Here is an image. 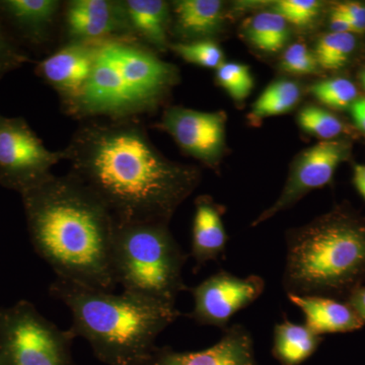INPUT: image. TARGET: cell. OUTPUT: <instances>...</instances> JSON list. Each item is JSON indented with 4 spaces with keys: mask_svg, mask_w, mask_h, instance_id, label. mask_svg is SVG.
I'll use <instances>...</instances> for the list:
<instances>
[{
    "mask_svg": "<svg viewBox=\"0 0 365 365\" xmlns=\"http://www.w3.org/2000/svg\"><path fill=\"white\" fill-rule=\"evenodd\" d=\"M321 4L316 0H280L274 6V11L287 23L297 26L307 25L318 16Z\"/></svg>",
    "mask_w": 365,
    "mask_h": 365,
    "instance_id": "obj_29",
    "label": "cell"
},
{
    "mask_svg": "<svg viewBox=\"0 0 365 365\" xmlns=\"http://www.w3.org/2000/svg\"><path fill=\"white\" fill-rule=\"evenodd\" d=\"M287 294L346 300L365 281V217L338 207L287 234Z\"/></svg>",
    "mask_w": 365,
    "mask_h": 365,
    "instance_id": "obj_4",
    "label": "cell"
},
{
    "mask_svg": "<svg viewBox=\"0 0 365 365\" xmlns=\"http://www.w3.org/2000/svg\"><path fill=\"white\" fill-rule=\"evenodd\" d=\"M351 112L355 123L365 132V98H360L353 103Z\"/></svg>",
    "mask_w": 365,
    "mask_h": 365,
    "instance_id": "obj_34",
    "label": "cell"
},
{
    "mask_svg": "<svg viewBox=\"0 0 365 365\" xmlns=\"http://www.w3.org/2000/svg\"><path fill=\"white\" fill-rule=\"evenodd\" d=\"M170 31L180 42L209 40L222 24V2L218 0H177L170 4Z\"/></svg>",
    "mask_w": 365,
    "mask_h": 365,
    "instance_id": "obj_19",
    "label": "cell"
},
{
    "mask_svg": "<svg viewBox=\"0 0 365 365\" xmlns=\"http://www.w3.org/2000/svg\"><path fill=\"white\" fill-rule=\"evenodd\" d=\"M74 338L69 329H59L30 302L0 307V365H76Z\"/></svg>",
    "mask_w": 365,
    "mask_h": 365,
    "instance_id": "obj_7",
    "label": "cell"
},
{
    "mask_svg": "<svg viewBox=\"0 0 365 365\" xmlns=\"http://www.w3.org/2000/svg\"><path fill=\"white\" fill-rule=\"evenodd\" d=\"M62 150L69 173L102 201L118 225H169L201 180L197 168L165 158L137 118L85 120Z\"/></svg>",
    "mask_w": 365,
    "mask_h": 365,
    "instance_id": "obj_1",
    "label": "cell"
},
{
    "mask_svg": "<svg viewBox=\"0 0 365 365\" xmlns=\"http://www.w3.org/2000/svg\"><path fill=\"white\" fill-rule=\"evenodd\" d=\"M345 16L351 26L352 33L365 32V6L359 2H346L334 7Z\"/></svg>",
    "mask_w": 365,
    "mask_h": 365,
    "instance_id": "obj_31",
    "label": "cell"
},
{
    "mask_svg": "<svg viewBox=\"0 0 365 365\" xmlns=\"http://www.w3.org/2000/svg\"><path fill=\"white\" fill-rule=\"evenodd\" d=\"M60 24L63 45L136 40L127 21L123 0H69L63 4Z\"/></svg>",
    "mask_w": 365,
    "mask_h": 365,
    "instance_id": "obj_10",
    "label": "cell"
},
{
    "mask_svg": "<svg viewBox=\"0 0 365 365\" xmlns=\"http://www.w3.org/2000/svg\"><path fill=\"white\" fill-rule=\"evenodd\" d=\"M365 324V287H359L345 300Z\"/></svg>",
    "mask_w": 365,
    "mask_h": 365,
    "instance_id": "obj_32",
    "label": "cell"
},
{
    "mask_svg": "<svg viewBox=\"0 0 365 365\" xmlns=\"http://www.w3.org/2000/svg\"><path fill=\"white\" fill-rule=\"evenodd\" d=\"M353 182L360 195L364 197L365 200V165H357L354 168L353 174Z\"/></svg>",
    "mask_w": 365,
    "mask_h": 365,
    "instance_id": "obj_35",
    "label": "cell"
},
{
    "mask_svg": "<svg viewBox=\"0 0 365 365\" xmlns=\"http://www.w3.org/2000/svg\"><path fill=\"white\" fill-rule=\"evenodd\" d=\"M245 33L254 47L269 53L282 49L289 36L287 21L275 11H264L250 19Z\"/></svg>",
    "mask_w": 365,
    "mask_h": 365,
    "instance_id": "obj_21",
    "label": "cell"
},
{
    "mask_svg": "<svg viewBox=\"0 0 365 365\" xmlns=\"http://www.w3.org/2000/svg\"><path fill=\"white\" fill-rule=\"evenodd\" d=\"M34 249L57 278L114 292V218L71 173L48 178L21 194Z\"/></svg>",
    "mask_w": 365,
    "mask_h": 365,
    "instance_id": "obj_2",
    "label": "cell"
},
{
    "mask_svg": "<svg viewBox=\"0 0 365 365\" xmlns=\"http://www.w3.org/2000/svg\"><path fill=\"white\" fill-rule=\"evenodd\" d=\"M330 28L332 30V33L353 34L349 21L346 20L345 16L339 13V11H336L335 9H333L332 14H331Z\"/></svg>",
    "mask_w": 365,
    "mask_h": 365,
    "instance_id": "obj_33",
    "label": "cell"
},
{
    "mask_svg": "<svg viewBox=\"0 0 365 365\" xmlns=\"http://www.w3.org/2000/svg\"><path fill=\"white\" fill-rule=\"evenodd\" d=\"M170 49L188 63L205 68H218L223 63L222 50L211 40L170 43Z\"/></svg>",
    "mask_w": 365,
    "mask_h": 365,
    "instance_id": "obj_24",
    "label": "cell"
},
{
    "mask_svg": "<svg viewBox=\"0 0 365 365\" xmlns=\"http://www.w3.org/2000/svg\"><path fill=\"white\" fill-rule=\"evenodd\" d=\"M63 4L59 0H0V19L24 50H38L51 42Z\"/></svg>",
    "mask_w": 365,
    "mask_h": 365,
    "instance_id": "obj_14",
    "label": "cell"
},
{
    "mask_svg": "<svg viewBox=\"0 0 365 365\" xmlns=\"http://www.w3.org/2000/svg\"><path fill=\"white\" fill-rule=\"evenodd\" d=\"M194 307L187 314L201 326L228 328L235 314L251 306L265 290V280L258 275L237 277L225 270L217 271L196 287L189 288Z\"/></svg>",
    "mask_w": 365,
    "mask_h": 365,
    "instance_id": "obj_9",
    "label": "cell"
},
{
    "mask_svg": "<svg viewBox=\"0 0 365 365\" xmlns=\"http://www.w3.org/2000/svg\"><path fill=\"white\" fill-rule=\"evenodd\" d=\"M49 294L71 311L72 335L88 341L106 365L145 364L158 347L160 334L181 316L172 304L61 278L50 285Z\"/></svg>",
    "mask_w": 365,
    "mask_h": 365,
    "instance_id": "obj_3",
    "label": "cell"
},
{
    "mask_svg": "<svg viewBox=\"0 0 365 365\" xmlns=\"http://www.w3.org/2000/svg\"><path fill=\"white\" fill-rule=\"evenodd\" d=\"M300 96L299 86L294 81H275L254 103L253 116L262 119L290 111L299 103Z\"/></svg>",
    "mask_w": 365,
    "mask_h": 365,
    "instance_id": "obj_22",
    "label": "cell"
},
{
    "mask_svg": "<svg viewBox=\"0 0 365 365\" xmlns=\"http://www.w3.org/2000/svg\"><path fill=\"white\" fill-rule=\"evenodd\" d=\"M216 78L230 97L237 102L248 97L254 86L249 67L235 62L222 63L218 67Z\"/></svg>",
    "mask_w": 365,
    "mask_h": 365,
    "instance_id": "obj_27",
    "label": "cell"
},
{
    "mask_svg": "<svg viewBox=\"0 0 365 365\" xmlns=\"http://www.w3.org/2000/svg\"><path fill=\"white\" fill-rule=\"evenodd\" d=\"M299 123L304 130L325 140H332L344 129L337 117L314 106H307L299 112Z\"/></svg>",
    "mask_w": 365,
    "mask_h": 365,
    "instance_id": "obj_26",
    "label": "cell"
},
{
    "mask_svg": "<svg viewBox=\"0 0 365 365\" xmlns=\"http://www.w3.org/2000/svg\"><path fill=\"white\" fill-rule=\"evenodd\" d=\"M64 158L63 150L46 148L25 118L0 113V186L23 194L51 177Z\"/></svg>",
    "mask_w": 365,
    "mask_h": 365,
    "instance_id": "obj_8",
    "label": "cell"
},
{
    "mask_svg": "<svg viewBox=\"0 0 365 365\" xmlns=\"http://www.w3.org/2000/svg\"><path fill=\"white\" fill-rule=\"evenodd\" d=\"M223 211L211 197H197L191 240V256L197 269L225 258L228 235L222 222Z\"/></svg>",
    "mask_w": 365,
    "mask_h": 365,
    "instance_id": "obj_16",
    "label": "cell"
},
{
    "mask_svg": "<svg viewBox=\"0 0 365 365\" xmlns=\"http://www.w3.org/2000/svg\"><path fill=\"white\" fill-rule=\"evenodd\" d=\"M98 46L62 45L57 51L37 62L35 73L58 93L62 110L73 104L85 91Z\"/></svg>",
    "mask_w": 365,
    "mask_h": 365,
    "instance_id": "obj_13",
    "label": "cell"
},
{
    "mask_svg": "<svg viewBox=\"0 0 365 365\" xmlns=\"http://www.w3.org/2000/svg\"><path fill=\"white\" fill-rule=\"evenodd\" d=\"M349 146L344 141L324 140L300 153L294 160L279 198L266 209L252 227H257L280 211L292 207L314 189L332 181L336 169L347 157Z\"/></svg>",
    "mask_w": 365,
    "mask_h": 365,
    "instance_id": "obj_12",
    "label": "cell"
},
{
    "mask_svg": "<svg viewBox=\"0 0 365 365\" xmlns=\"http://www.w3.org/2000/svg\"><path fill=\"white\" fill-rule=\"evenodd\" d=\"M187 260L169 225H115L113 274L125 292L176 306L178 295L189 289L182 276Z\"/></svg>",
    "mask_w": 365,
    "mask_h": 365,
    "instance_id": "obj_6",
    "label": "cell"
},
{
    "mask_svg": "<svg viewBox=\"0 0 365 365\" xmlns=\"http://www.w3.org/2000/svg\"><path fill=\"white\" fill-rule=\"evenodd\" d=\"M180 81L179 69L136 40L98 46L85 91L63 110L74 119H134L155 112Z\"/></svg>",
    "mask_w": 365,
    "mask_h": 365,
    "instance_id": "obj_5",
    "label": "cell"
},
{
    "mask_svg": "<svg viewBox=\"0 0 365 365\" xmlns=\"http://www.w3.org/2000/svg\"><path fill=\"white\" fill-rule=\"evenodd\" d=\"M29 53L18 44L0 19V81L26 63H31Z\"/></svg>",
    "mask_w": 365,
    "mask_h": 365,
    "instance_id": "obj_28",
    "label": "cell"
},
{
    "mask_svg": "<svg viewBox=\"0 0 365 365\" xmlns=\"http://www.w3.org/2000/svg\"><path fill=\"white\" fill-rule=\"evenodd\" d=\"M225 120L222 112L172 106L163 111L155 127L172 136L186 155L213 167L225 150Z\"/></svg>",
    "mask_w": 365,
    "mask_h": 365,
    "instance_id": "obj_11",
    "label": "cell"
},
{
    "mask_svg": "<svg viewBox=\"0 0 365 365\" xmlns=\"http://www.w3.org/2000/svg\"><path fill=\"white\" fill-rule=\"evenodd\" d=\"M125 13L132 35L153 51L170 49L172 13L163 0H123Z\"/></svg>",
    "mask_w": 365,
    "mask_h": 365,
    "instance_id": "obj_18",
    "label": "cell"
},
{
    "mask_svg": "<svg viewBox=\"0 0 365 365\" xmlns=\"http://www.w3.org/2000/svg\"><path fill=\"white\" fill-rule=\"evenodd\" d=\"M287 297L304 313V325L317 335L354 332L365 325L344 300L292 294H287Z\"/></svg>",
    "mask_w": 365,
    "mask_h": 365,
    "instance_id": "obj_17",
    "label": "cell"
},
{
    "mask_svg": "<svg viewBox=\"0 0 365 365\" xmlns=\"http://www.w3.org/2000/svg\"><path fill=\"white\" fill-rule=\"evenodd\" d=\"M282 68L294 74H309L318 71V62L314 54L302 43L290 46L283 55Z\"/></svg>",
    "mask_w": 365,
    "mask_h": 365,
    "instance_id": "obj_30",
    "label": "cell"
},
{
    "mask_svg": "<svg viewBox=\"0 0 365 365\" xmlns=\"http://www.w3.org/2000/svg\"><path fill=\"white\" fill-rule=\"evenodd\" d=\"M323 337L285 318L274 327L272 355L280 365H302L319 349Z\"/></svg>",
    "mask_w": 365,
    "mask_h": 365,
    "instance_id": "obj_20",
    "label": "cell"
},
{
    "mask_svg": "<svg viewBox=\"0 0 365 365\" xmlns=\"http://www.w3.org/2000/svg\"><path fill=\"white\" fill-rule=\"evenodd\" d=\"M144 365H258L251 333L241 324L223 332L222 339L200 351L178 352L165 346L157 347Z\"/></svg>",
    "mask_w": 365,
    "mask_h": 365,
    "instance_id": "obj_15",
    "label": "cell"
},
{
    "mask_svg": "<svg viewBox=\"0 0 365 365\" xmlns=\"http://www.w3.org/2000/svg\"><path fill=\"white\" fill-rule=\"evenodd\" d=\"M312 95L319 102L334 109H345L356 101L357 88L346 78H333L319 81L309 88Z\"/></svg>",
    "mask_w": 365,
    "mask_h": 365,
    "instance_id": "obj_25",
    "label": "cell"
},
{
    "mask_svg": "<svg viewBox=\"0 0 365 365\" xmlns=\"http://www.w3.org/2000/svg\"><path fill=\"white\" fill-rule=\"evenodd\" d=\"M356 47V39L351 33L327 34L319 40L314 57L319 66L328 71L344 66Z\"/></svg>",
    "mask_w": 365,
    "mask_h": 365,
    "instance_id": "obj_23",
    "label": "cell"
},
{
    "mask_svg": "<svg viewBox=\"0 0 365 365\" xmlns=\"http://www.w3.org/2000/svg\"><path fill=\"white\" fill-rule=\"evenodd\" d=\"M360 79H361L362 85H364L365 88V69L361 72V74H360Z\"/></svg>",
    "mask_w": 365,
    "mask_h": 365,
    "instance_id": "obj_36",
    "label": "cell"
}]
</instances>
